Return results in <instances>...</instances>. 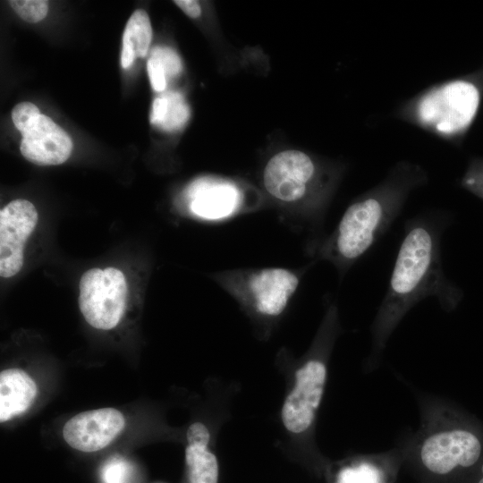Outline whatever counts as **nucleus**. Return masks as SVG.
<instances>
[{"label": "nucleus", "mask_w": 483, "mask_h": 483, "mask_svg": "<svg viewBox=\"0 0 483 483\" xmlns=\"http://www.w3.org/2000/svg\"><path fill=\"white\" fill-rule=\"evenodd\" d=\"M450 220L443 212H431L405 222L388 287L371 325L370 367L417 303L433 296L444 310L451 312L462 300V290L446 277L441 260V237Z\"/></svg>", "instance_id": "1"}, {"label": "nucleus", "mask_w": 483, "mask_h": 483, "mask_svg": "<svg viewBox=\"0 0 483 483\" xmlns=\"http://www.w3.org/2000/svg\"><path fill=\"white\" fill-rule=\"evenodd\" d=\"M152 38V28L148 13L136 10L127 21L121 53V64L129 68L135 57H145Z\"/></svg>", "instance_id": "14"}, {"label": "nucleus", "mask_w": 483, "mask_h": 483, "mask_svg": "<svg viewBox=\"0 0 483 483\" xmlns=\"http://www.w3.org/2000/svg\"><path fill=\"white\" fill-rule=\"evenodd\" d=\"M479 91L471 82L453 80L426 92L415 104L417 122L442 136L463 131L473 120Z\"/></svg>", "instance_id": "6"}, {"label": "nucleus", "mask_w": 483, "mask_h": 483, "mask_svg": "<svg viewBox=\"0 0 483 483\" xmlns=\"http://www.w3.org/2000/svg\"><path fill=\"white\" fill-rule=\"evenodd\" d=\"M149 56L156 58L160 63L166 78L176 76L182 70L179 55L170 47H155L152 48Z\"/></svg>", "instance_id": "20"}, {"label": "nucleus", "mask_w": 483, "mask_h": 483, "mask_svg": "<svg viewBox=\"0 0 483 483\" xmlns=\"http://www.w3.org/2000/svg\"><path fill=\"white\" fill-rule=\"evenodd\" d=\"M147 70L153 89L157 92L164 91L167 78L160 63L156 58L149 56Z\"/></svg>", "instance_id": "22"}, {"label": "nucleus", "mask_w": 483, "mask_h": 483, "mask_svg": "<svg viewBox=\"0 0 483 483\" xmlns=\"http://www.w3.org/2000/svg\"><path fill=\"white\" fill-rule=\"evenodd\" d=\"M295 385L282 409L285 428L294 434L306 431L313 423L326 380V364L318 358L305 362L295 374Z\"/></svg>", "instance_id": "8"}, {"label": "nucleus", "mask_w": 483, "mask_h": 483, "mask_svg": "<svg viewBox=\"0 0 483 483\" xmlns=\"http://www.w3.org/2000/svg\"><path fill=\"white\" fill-rule=\"evenodd\" d=\"M8 3L22 20L31 23L42 21L48 11V2L44 0H12Z\"/></svg>", "instance_id": "18"}, {"label": "nucleus", "mask_w": 483, "mask_h": 483, "mask_svg": "<svg viewBox=\"0 0 483 483\" xmlns=\"http://www.w3.org/2000/svg\"><path fill=\"white\" fill-rule=\"evenodd\" d=\"M209 437L208 428L200 422L191 424L187 430L188 445L207 446Z\"/></svg>", "instance_id": "23"}, {"label": "nucleus", "mask_w": 483, "mask_h": 483, "mask_svg": "<svg viewBox=\"0 0 483 483\" xmlns=\"http://www.w3.org/2000/svg\"><path fill=\"white\" fill-rule=\"evenodd\" d=\"M482 473H483V467H482ZM478 483H483V475H482V477L479 479Z\"/></svg>", "instance_id": "25"}, {"label": "nucleus", "mask_w": 483, "mask_h": 483, "mask_svg": "<svg viewBox=\"0 0 483 483\" xmlns=\"http://www.w3.org/2000/svg\"><path fill=\"white\" fill-rule=\"evenodd\" d=\"M337 483H382V475L374 464L362 462L343 469L338 476Z\"/></svg>", "instance_id": "17"}, {"label": "nucleus", "mask_w": 483, "mask_h": 483, "mask_svg": "<svg viewBox=\"0 0 483 483\" xmlns=\"http://www.w3.org/2000/svg\"><path fill=\"white\" fill-rule=\"evenodd\" d=\"M262 180L271 197L297 208L301 222L314 228L321 225L330 177L309 155L300 150L274 155L264 168Z\"/></svg>", "instance_id": "3"}, {"label": "nucleus", "mask_w": 483, "mask_h": 483, "mask_svg": "<svg viewBox=\"0 0 483 483\" xmlns=\"http://www.w3.org/2000/svg\"><path fill=\"white\" fill-rule=\"evenodd\" d=\"M185 460L191 483H217V461L207 446L188 445Z\"/></svg>", "instance_id": "15"}, {"label": "nucleus", "mask_w": 483, "mask_h": 483, "mask_svg": "<svg viewBox=\"0 0 483 483\" xmlns=\"http://www.w3.org/2000/svg\"><path fill=\"white\" fill-rule=\"evenodd\" d=\"M103 483H130L132 467L123 458L115 457L108 460L101 470Z\"/></svg>", "instance_id": "19"}, {"label": "nucleus", "mask_w": 483, "mask_h": 483, "mask_svg": "<svg viewBox=\"0 0 483 483\" xmlns=\"http://www.w3.org/2000/svg\"><path fill=\"white\" fill-rule=\"evenodd\" d=\"M37 395V386L22 369H9L0 373V421L4 422L26 411Z\"/></svg>", "instance_id": "13"}, {"label": "nucleus", "mask_w": 483, "mask_h": 483, "mask_svg": "<svg viewBox=\"0 0 483 483\" xmlns=\"http://www.w3.org/2000/svg\"><path fill=\"white\" fill-rule=\"evenodd\" d=\"M462 185L483 199V161L477 160L473 161L469 167L468 171L464 174L462 181Z\"/></svg>", "instance_id": "21"}, {"label": "nucleus", "mask_w": 483, "mask_h": 483, "mask_svg": "<svg viewBox=\"0 0 483 483\" xmlns=\"http://www.w3.org/2000/svg\"><path fill=\"white\" fill-rule=\"evenodd\" d=\"M425 182L420 167L398 165L384 182L349 205L335 230L311 246L313 256L333 264L343 277L389 229L411 191Z\"/></svg>", "instance_id": "2"}, {"label": "nucleus", "mask_w": 483, "mask_h": 483, "mask_svg": "<svg viewBox=\"0 0 483 483\" xmlns=\"http://www.w3.org/2000/svg\"><path fill=\"white\" fill-rule=\"evenodd\" d=\"M307 267H279L219 271L214 275L226 292L255 313L275 318L282 314L297 292Z\"/></svg>", "instance_id": "5"}, {"label": "nucleus", "mask_w": 483, "mask_h": 483, "mask_svg": "<svg viewBox=\"0 0 483 483\" xmlns=\"http://www.w3.org/2000/svg\"><path fill=\"white\" fill-rule=\"evenodd\" d=\"M79 307L86 321L97 329L114 328L126 304L127 283L115 267L91 268L80 280Z\"/></svg>", "instance_id": "7"}, {"label": "nucleus", "mask_w": 483, "mask_h": 483, "mask_svg": "<svg viewBox=\"0 0 483 483\" xmlns=\"http://www.w3.org/2000/svg\"><path fill=\"white\" fill-rule=\"evenodd\" d=\"M38 220L35 206L19 199L8 203L0 211V275L8 278L22 267L26 241Z\"/></svg>", "instance_id": "10"}, {"label": "nucleus", "mask_w": 483, "mask_h": 483, "mask_svg": "<svg viewBox=\"0 0 483 483\" xmlns=\"http://www.w3.org/2000/svg\"><path fill=\"white\" fill-rule=\"evenodd\" d=\"M123 415L114 408H101L80 412L64 426L63 436L72 448L96 452L108 445L123 429Z\"/></svg>", "instance_id": "12"}, {"label": "nucleus", "mask_w": 483, "mask_h": 483, "mask_svg": "<svg viewBox=\"0 0 483 483\" xmlns=\"http://www.w3.org/2000/svg\"><path fill=\"white\" fill-rule=\"evenodd\" d=\"M174 3L191 18H198L201 13V8L197 1L175 0Z\"/></svg>", "instance_id": "24"}, {"label": "nucleus", "mask_w": 483, "mask_h": 483, "mask_svg": "<svg viewBox=\"0 0 483 483\" xmlns=\"http://www.w3.org/2000/svg\"><path fill=\"white\" fill-rule=\"evenodd\" d=\"M430 414L413 443L421 465L436 476L475 465L483 452L479 429L449 408Z\"/></svg>", "instance_id": "4"}, {"label": "nucleus", "mask_w": 483, "mask_h": 483, "mask_svg": "<svg viewBox=\"0 0 483 483\" xmlns=\"http://www.w3.org/2000/svg\"><path fill=\"white\" fill-rule=\"evenodd\" d=\"M14 125L22 135L21 152L29 161L38 165H55L69 158L72 150L70 136L39 109Z\"/></svg>", "instance_id": "9"}, {"label": "nucleus", "mask_w": 483, "mask_h": 483, "mask_svg": "<svg viewBox=\"0 0 483 483\" xmlns=\"http://www.w3.org/2000/svg\"><path fill=\"white\" fill-rule=\"evenodd\" d=\"M167 103L165 116L158 128L165 131L182 129L190 118V106L183 96L178 91H168L164 94Z\"/></svg>", "instance_id": "16"}, {"label": "nucleus", "mask_w": 483, "mask_h": 483, "mask_svg": "<svg viewBox=\"0 0 483 483\" xmlns=\"http://www.w3.org/2000/svg\"><path fill=\"white\" fill-rule=\"evenodd\" d=\"M185 199L190 214L207 221H222L244 211L245 199L232 182L202 177L186 189Z\"/></svg>", "instance_id": "11"}]
</instances>
